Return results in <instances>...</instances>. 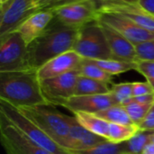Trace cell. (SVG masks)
I'll list each match as a JSON object with an SVG mask.
<instances>
[{"mask_svg": "<svg viewBox=\"0 0 154 154\" xmlns=\"http://www.w3.org/2000/svg\"><path fill=\"white\" fill-rule=\"evenodd\" d=\"M0 100L16 108L52 106L42 92L36 69L0 72Z\"/></svg>", "mask_w": 154, "mask_h": 154, "instance_id": "6da1fadb", "label": "cell"}, {"mask_svg": "<svg viewBox=\"0 0 154 154\" xmlns=\"http://www.w3.org/2000/svg\"><path fill=\"white\" fill-rule=\"evenodd\" d=\"M79 28L66 25L53 18L43 33L28 44V66L38 69L51 59L72 51Z\"/></svg>", "mask_w": 154, "mask_h": 154, "instance_id": "7a4b0ae2", "label": "cell"}, {"mask_svg": "<svg viewBox=\"0 0 154 154\" xmlns=\"http://www.w3.org/2000/svg\"><path fill=\"white\" fill-rule=\"evenodd\" d=\"M17 109L54 142L64 148L67 147L69 126L65 119V114L57 111L52 106H37Z\"/></svg>", "mask_w": 154, "mask_h": 154, "instance_id": "3957f363", "label": "cell"}, {"mask_svg": "<svg viewBox=\"0 0 154 154\" xmlns=\"http://www.w3.org/2000/svg\"><path fill=\"white\" fill-rule=\"evenodd\" d=\"M0 116L16 127L29 140L53 154H73L48 136L33 122L23 116L19 109L0 100Z\"/></svg>", "mask_w": 154, "mask_h": 154, "instance_id": "277c9868", "label": "cell"}, {"mask_svg": "<svg viewBox=\"0 0 154 154\" xmlns=\"http://www.w3.org/2000/svg\"><path fill=\"white\" fill-rule=\"evenodd\" d=\"M73 51L87 60L113 59L110 47L98 20L88 23L79 28Z\"/></svg>", "mask_w": 154, "mask_h": 154, "instance_id": "5b68a950", "label": "cell"}, {"mask_svg": "<svg viewBox=\"0 0 154 154\" xmlns=\"http://www.w3.org/2000/svg\"><path fill=\"white\" fill-rule=\"evenodd\" d=\"M31 69L28 66V44L17 32L0 37V72Z\"/></svg>", "mask_w": 154, "mask_h": 154, "instance_id": "8992f818", "label": "cell"}, {"mask_svg": "<svg viewBox=\"0 0 154 154\" xmlns=\"http://www.w3.org/2000/svg\"><path fill=\"white\" fill-rule=\"evenodd\" d=\"M51 10H52L55 18L60 22L77 28L97 20L98 17L97 7L93 0L70 2Z\"/></svg>", "mask_w": 154, "mask_h": 154, "instance_id": "52a82bcc", "label": "cell"}, {"mask_svg": "<svg viewBox=\"0 0 154 154\" xmlns=\"http://www.w3.org/2000/svg\"><path fill=\"white\" fill-rule=\"evenodd\" d=\"M0 141L6 154H53L29 140L1 116Z\"/></svg>", "mask_w": 154, "mask_h": 154, "instance_id": "ba28073f", "label": "cell"}, {"mask_svg": "<svg viewBox=\"0 0 154 154\" xmlns=\"http://www.w3.org/2000/svg\"><path fill=\"white\" fill-rule=\"evenodd\" d=\"M0 37L14 31L30 15L38 12L34 0H10L0 6Z\"/></svg>", "mask_w": 154, "mask_h": 154, "instance_id": "9c48e42d", "label": "cell"}, {"mask_svg": "<svg viewBox=\"0 0 154 154\" xmlns=\"http://www.w3.org/2000/svg\"><path fill=\"white\" fill-rule=\"evenodd\" d=\"M97 20L116 30L134 45L154 40V32L143 28L123 15L111 13H98Z\"/></svg>", "mask_w": 154, "mask_h": 154, "instance_id": "30bf717a", "label": "cell"}, {"mask_svg": "<svg viewBox=\"0 0 154 154\" xmlns=\"http://www.w3.org/2000/svg\"><path fill=\"white\" fill-rule=\"evenodd\" d=\"M79 76L78 70H73L41 80L42 92L52 106H57L59 102L75 96Z\"/></svg>", "mask_w": 154, "mask_h": 154, "instance_id": "8fae6325", "label": "cell"}, {"mask_svg": "<svg viewBox=\"0 0 154 154\" xmlns=\"http://www.w3.org/2000/svg\"><path fill=\"white\" fill-rule=\"evenodd\" d=\"M57 106L69 110L72 114L79 112L96 114L109 106H115V103L111 94L108 93L104 95L73 96L59 102Z\"/></svg>", "mask_w": 154, "mask_h": 154, "instance_id": "7c38bea8", "label": "cell"}, {"mask_svg": "<svg viewBox=\"0 0 154 154\" xmlns=\"http://www.w3.org/2000/svg\"><path fill=\"white\" fill-rule=\"evenodd\" d=\"M98 13H111L123 15L143 28L154 32V18L147 13L139 3L108 4L97 7Z\"/></svg>", "mask_w": 154, "mask_h": 154, "instance_id": "4fadbf2b", "label": "cell"}, {"mask_svg": "<svg viewBox=\"0 0 154 154\" xmlns=\"http://www.w3.org/2000/svg\"><path fill=\"white\" fill-rule=\"evenodd\" d=\"M83 58L76 51L73 50L69 51L46 62L37 69V74L41 80L57 77L73 70H77Z\"/></svg>", "mask_w": 154, "mask_h": 154, "instance_id": "5bb4252c", "label": "cell"}, {"mask_svg": "<svg viewBox=\"0 0 154 154\" xmlns=\"http://www.w3.org/2000/svg\"><path fill=\"white\" fill-rule=\"evenodd\" d=\"M65 119L69 126V135L66 147L69 151L86 150L106 141V139L95 134L83 127L75 116L65 115Z\"/></svg>", "mask_w": 154, "mask_h": 154, "instance_id": "9a60e30c", "label": "cell"}, {"mask_svg": "<svg viewBox=\"0 0 154 154\" xmlns=\"http://www.w3.org/2000/svg\"><path fill=\"white\" fill-rule=\"evenodd\" d=\"M98 22L107 40L113 59L129 62H136L138 58L135 51V45L110 26L100 21Z\"/></svg>", "mask_w": 154, "mask_h": 154, "instance_id": "2e32d148", "label": "cell"}, {"mask_svg": "<svg viewBox=\"0 0 154 154\" xmlns=\"http://www.w3.org/2000/svg\"><path fill=\"white\" fill-rule=\"evenodd\" d=\"M54 18V14L51 9L40 10L30 15L23 21L15 30L27 44L32 42L35 39L41 36L47 29L51 22Z\"/></svg>", "mask_w": 154, "mask_h": 154, "instance_id": "e0dca14e", "label": "cell"}, {"mask_svg": "<svg viewBox=\"0 0 154 154\" xmlns=\"http://www.w3.org/2000/svg\"><path fill=\"white\" fill-rule=\"evenodd\" d=\"M73 115L78 120V122L87 130L107 140L108 131H109L108 122L98 117L95 114L79 112V113H75Z\"/></svg>", "mask_w": 154, "mask_h": 154, "instance_id": "ac0fdd59", "label": "cell"}, {"mask_svg": "<svg viewBox=\"0 0 154 154\" xmlns=\"http://www.w3.org/2000/svg\"><path fill=\"white\" fill-rule=\"evenodd\" d=\"M110 90L111 87H109L108 83L83 76H79L75 96L104 95L110 93Z\"/></svg>", "mask_w": 154, "mask_h": 154, "instance_id": "d6986e66", "label": "cell"}, {"mask_svg": "<svg viewBox=\"0 0 154 154\" xmlns=\"http://www.w3.org/2000/svg\"><path fill=\"white\" fill-rule=\"evenodd\" d=\"M154 132L139 130L131 139L122 143L124 154H142L144 147L151 142Z\"/></svg>", "mask_w": 154, "mask_h": 154, "instance_id": "ffe728a7", "label": "cell"}, {"mask_svg": "<svg viewBox=\"0 0 154 154\" xmlns=\"http://www.w3.org/2000/svg\"><path fill=\"white\" fill-rule=\"evenodd\" d=\"M79 76L87 77L89 79L100 80L108 84H111L113 80L112 75L106 72L104 69H102L99 66H97L93 60L83 59L81 64L79 65V69H77Z\"/></svg>", "mask_w": 154, "mask_h": 154, "instance_id": "44dd1931", "label": "cell"}, {"mask_svg": "<svg viewBox=\"0 0 154 154\" xmlns=\"http://www.w3.org/2000/svg\"><path fill=\"white\" fill-rule=\"evenodd\" d=\"M139 130V127L135 125H120L109 123L107 140L115 143H122L131 139Z\"/></svg>", "mask_w": 154, "mask_h": 154, "instance_id": "7402d4cb", "label": "cell"}, {"mask_svg": "<svg viewBox=\"0 0 154 154\" xmlns=\"http://www.w3.org/2000/svg\"><path fill=\"white\" fill-rule=\"evenodd\" d=\"M98 117L104 119L110 124H120V125H134L130 119L125 108L123 106H112L102 111L95 114Z\"/></svg>", "mask_w": 154, "mask_h": 154, "instance_id": "603a6c76", "label": "cell"}, {"mask_svg": "<svg viewBox=\"0 0 154 154\" xmlns=\"http://www.w3.org/2000/svg\"><path fill=\"white\" fill-rule=\"evenodd\" d=\"M93 61L97 66H99L102 69H104L106 72H107L112 76L125 73L130 70H135L136 68V62H129V61H124L115 59L96 60Z\"/></svg>", "mask_w": 154, "mask_h": 154, "instance_id": "cb8c5ba5", "label": "cell"}, {"mask_svg": "<svg viewBox=\"0 0 154 154\" xmlns=\"http://www.w3.org/2000/svg\"><path fill=\"white\" fill-rule=\"evenodd\" d=\"M110 94L112 96L115 105L125 106L128 104L134 97L133 82L114 84L111 87Z\"/></svg>", "mask_w": 154, "mask_h": 154, "instance_id": "d4e9b609", "label": "cell"}, {"mask_svg": "<svg viewBox=\"0 0 154 154\" xmlns=\"http://www.w3.org/2000/svg\"><path fill=\"white\" fill-rule=\"evenodd\" d=\"M73 154H124L122 143H115L108 140L82 151H73Z\"/></svg>", "mask_w": 154, "mask_h": 154, "instance_id": "484cf974", "label": "cell"}, {"mask_svg": "<svg viewBox=\"0 0 154 154\" xmlns=\"http://www.w3.org/2000/svg\"><path fill=\"white\" fill-rule=\"evenodd\" d=\"M123 106L125 108L132 122L138 126L143 121L153 105H143L131 100L128 104Z\"/></svg>", "mask_w": 154, "mask_h": 154, "instance_id": "4316f807", "label": "cell"}, {"mask_svg": "<svg viewBox=\"0 0 154 154\" xmlns=\"http://www.w3.org/2000/svg\"><path fill=\"white\" fill-rule=\"evenodd\" d=\"M135 70L146 79V81L152 86L154 90V61L138 60L136 61Z\"/></svg>", "mask_w": 154, "mask_h": 154, "instance_id": "83f0119b", "label": "cell"}, {"mask_svg": "<svg viewBox=\"0 0 154 154\" xmlns=\"http://www.w3.org/2000/svg\"><path fill=\"white\" fill-rule=\"evenodd\" d=\"M135 51L138 60L154 61V40L136 44Z\"/></svg>", "mask_w": 154, "mask_h": 154, "instance_id": "f1b7e54d", "label": "cell"}, {"mask_svg": "<svg viewBox=\"0 0 154 154\" xmlns=\"http://www.w3.org/2000/svg\"><path fill=\"white\" fill-rule=\"evenodd\" d=\"M133 93L134 97H140L154 93L153 88L147 82H133Z\"/></svg>", "mask_w": 154, "mask_h": 154, "instance_id": "f546056e", "label": "cell"}, {"mask_svg": "<svg viewBox=\"0 0 154 154\" xmlns=\"http://www.w3.org/2000/svg\"><path fill=\"white\" fill-rule=\"evenodd\" d=\"M138 127L140 130L154 132V105L143 119V121L138 125Z\"/></svg>", "mask_w": 154, "mask_h": 154, "instance_id": "4dcf8cb0", "label": "cell"}, {"mask_svg": "<svg viewBox=\"0 0 154 154\" xmlns=\"http://www.w3.org/2000/svg\"><path fill=\"white\" fill-rule=\"evenodd\" d=\"M132 101L137 102L139 104L143 105H154V93L140 96V97H134L132 98Z\"/></svg>", "mask_w": 154, "mask_h": 154, "instance_id": "1f68e13d", "label": "cell"}, {"mask_svg": "<svg viewBox=\"0 0 154 154\" xmlns=\"http://www.w3.org/2000/svg\"><path fill=\"white\" fill-rule=\"evenodd\" d=\"M96 3L97 7L108 4H118V3H139L140 0H93Z\"/></svg>", "mask_w": 154, "mask_h": 154, "instance_id": "d6a6232c", "label": "cell"}, {"mask_svg": "<svg viewBox=\"0 0 154 154\" xmlns=\"http://www.w3.org/2000/svg\"><path fill=\"white\" fill-rule=\"evenodd\" d=\"M75 1H81V0H51L42 10H43V9H52V8H55L57 6L68 4V3H70V2H75Z\"/></svg>", "mask_w": 154, "mask_h": 154, "instance_id": "836d02e7", "label": "cell"}, {"mask_svg": "<svg viewBox=\"0 0 154 154\" xmlns=\"http://www.w3.org/2000/svg\"><path fill=\"white\" fill-rule=\"evenodd\" d=\"M139 5L147 13L154 16V0H140Z\"/></svg>", "mask_w": 154, "mask_h": 154, "instance_id": "e575fe53", "label": "cell"}, {"mask_svg": "<svg viewBox=\"0 0 154 154\" xmlns=\"http://www.w3.org/2000/svg\"><path fill=\"white\" fill-rule=\"evenodd\" d=\"M51 0H34V5L37 9V11L42 10Z\"/></svg>", "mask_w": 154, "mask_h": 154, "instance_id": "d590c367", "label": "cell"}, {"mask_svg": "<svg viewBox=\"0 0 154 154\" xmlns=\"http://www.w3.org/2000/svg\"><path fill=\"white\" fill-rule=\"evenodd\" d=\"M142 154H154V143H149L143 149Z\"/></svg>", "mask_w": 154, "mask_h": 154, "instance_id": "8d00e7d4", "label": "cell"}, {"mask_svg": "<svg viewBox=\"0 0 154 154\" xmlns=\"http://www.w3.org/2000/svg\"><path fill=\"white\" fill-rule=\"evenodd\" d=\"M10 0H0V6H3V5H5L6 3H8Z\"/></svg>", "mask_w": 154, "mask_h": 154, "instance_id": "74e56055", "label": "cell"}, {"mask_svg": "<svg viewBox=\"0 0 154 154\" xmlns=\"http://www.w3.org/2000/svg\"><path fill=\"white\" fill-rule=\"evenodd\" d=\"M151 143H154V133H153V134H152V137H151Z\"/></svg>", "mask_w": 154, "mask_h": 154, "instance_id": "f35d334b", "label": "cell"}, {"mask_svg": "<svg viewBox=\"0 0 154 154\" xmlns=\"http://www.w3.org/2000/svg\"><path fill=\"white\" fill-rule=\"evenodd\" d=\"M152 16H153V15H152ZM153 18H154V16H153Z\"/></svg>", "mask_w": 154, "mask_h": 154, "instance_id": "ab89813d", "label": "cell"}]
</instances>
